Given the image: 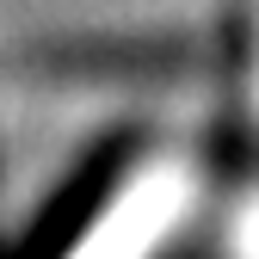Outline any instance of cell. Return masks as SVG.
Listing matches in <instances>:
<instances>
[{
    "label": "cell",
    "instance_id": "cell-1",
    "mask_svg": "<svg viewBox=\"0 0 259 259\" xmlns=\"http://www.w3.org/2000/svg\"><path fill=\"white\" fill-rule=\"evenodd\" d=\"M185 198H191V167L185 160H148L105 204V216L80 235V247L68 259H148L154 241L179 222Z\"/></svg>",
    "mask_w": 259,
    "mask_h": 259
}]
</instances>
